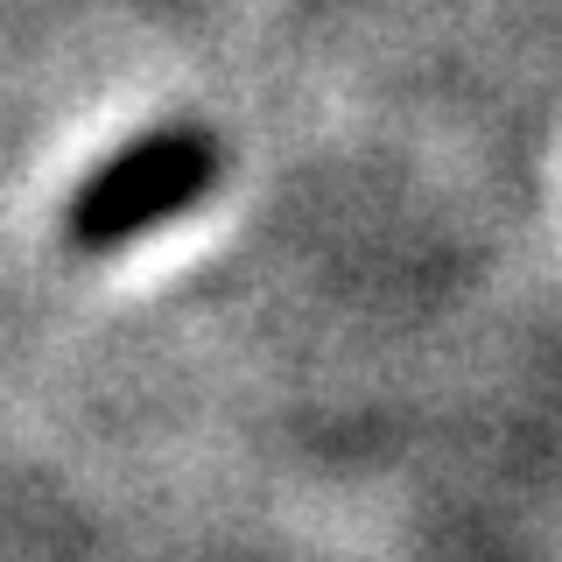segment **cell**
<instances>
[{
  "label": "cell",
  "instance_id": "cell-1",
  "mask_svg": "<svg viewBox=\"0 0 562 562\" xmlns=\"http://www.w3.org/2000/svg\"><path fill=\"white\" fill-rule=\"evenodd\" d=\"M211 176H218V155H211L204 134H190V127L148 134V140H134L127 155H113V162L78 190V204H70V239H78L85 254H113V246L155 233L176 211H190L211 190Z\"/></svg>",
  "mask_w": 562,
  "mask_h": 562
}]
</instances>
